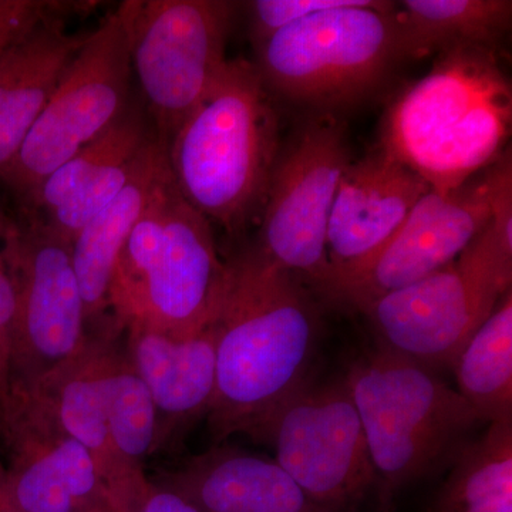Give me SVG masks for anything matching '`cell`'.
Instances as JSON below:
<instances>
[{"label": "cell", "instance_id": "1", "mask_svg": "<svg viewBox=\"0 0 512 512\" xmlns=\"http://www.w3.org/2000/svg\"><path fill=\"white\" fill-rule=\"evenodd\" d=\"M214 325L215 443L237 433L259 440L268 421L305 386L319 333L309 289L252 245L229 259Z\"/></svg>", "mask_w": 512, "mask_h": 512}, {"label": "cell", "instance_id": "2", "mask_svg": "<svg viewBox=\"0 0 512 512\" xmlns=\"http://www.w3.org/2000/svg\"><path fill=\"white\" fill-rule=\"evenodd\" d=\"M511 126L512 87L498 50L458 46L394 97L379 148L430 190L448 192L503 156Z\"/></svg>", "mask_w": 512, "mask_h": 512}, {"label": "cell", "instance_id": "3", "mask_svg": "<svg viewBox=\"0 0 512 512\" xmlns=\"http://www.w3.org/2000/svg\"><path fill=\"white\" fill-rule=\"evenodd\" d=\"M165 148L178 191L208 221L229 234L259 221L281 141L271 93L255 64L228 60Z\"/></svg>", "mask_w": 512, "mask_h": 512}, {"label": "cell", "instance_id": "4", "mask_svg": "<svg viewBox=\"0 0 512 512\" xmlns=\"http://www.w3.org/2000/svg\"><path fill=\"white\" fill-rule=\"evenodd\" d=\"M225 275L211 222L184 200L167 161L117 261L114 322L194 335L214 323Z\"/></svg>", "mask_w": 512, "mask_h": 512}, {"label": "cell", "instance_id": "5", "mask_svg": "<svg viewBox=\"0 0 512 512\" xmlns=\"http://www.w3.org/2000/svg\"><path fill=\"white\" fill-rule=\"evenodd\" d=\"M376 474L380 501L451 466L483 426L434 370L379 346L345 376Z\"/></svg>", "mask_w": 512, "mask_h": 512}, {"label": "cell", "instance_id": "6", "mask_svg": "<svg viewBox=\"0 0 512 512\" xmlns=\"http://www.w3.org/2000/svg\"><path fill=\"white\" fill-rule=\"evenodd\" d=\"M393 2L363 0L313 15L256 46L269 93L311 113L339 114L383 86L400 56Z\"/></svg>", "mask_w": 512, "mask_h": 512}, {"label": "cell", "instance_id": "7", "mask_svg": "<svg viewBox=\"0 0 512 512\" xmlns=\"http://www.w3.org/2000/svg\"><path fill=\"white\" fill-rule=\"evenodd\" d=\"M512 285V244L493 221L450 264L362 312L380 346L436 370L451 367Z\"/></svg>", "mask_w": 512, "mask_h": 512}, {"label": "cell", "instance_id": "8", "mask_svg": "<svg viewBox=\"0 0 512 512\" xmlns=\"http://www.w3.org/2000/svg\"><path fill=\"white\" fill-rule=\"evenodd\" d=\"M131 70L154 131L167 146L224 73L237 3L126 0Z\"/></svg>", "mask_w": 512, "mask_h": 512}, {"label": "cell", "instance_id": "9", "mask_svg": "<svg viewBox=\"0 0 512 512\" xmlns=\"http://www.w3.org/2000/svg\"><path fill=\"white\" fill-rule=\"evenodd\" d=\"M131 74L126 12L120 3L84 36L0 184L25 205L50 174L124 116Z\"/></svg>", "mask_w": 512, "mask_h": 512}, {"label": "cell", "instance_id": "10", "mask_svg": "<svg viewBox=\"0 0 512 512\" xmlns=\"http://www.w3.org/2000/svg\"><path fill=\"white\" fill-rule=\"evenodd\" d=\"M350 163L345 121L309 114L279 151L259 217L258 248L322 299L330 285V212Z\"/></svg>", "mask_w": 512, "mask_h": 512}, {"label": "cell", "instance_id": "11", "mask_svg": "<svg viewBox=\"0 0 512 512\" xmlns=\"http://www.w3.org/2000/svg\"><path fill=\"white\" fill-rule=\"evenodd\" d=\"M5 258L15 286L12 390H26L86 343L87 319L72 244L40 215L10 221Z\"/></svg>", "mask_w": 512, "mask_h": 512}, {"label": "cell", "instance_id": "12", "mask_svg": "<svg viewBox=\"0 0 512 512\" xmlns=\"http://www.w3.org/2000/svg\"><path fill=\"white\" fill-rule=\"evenodd\" d=\"M259 440L275 448V461L309 498L332 511L376 487L365 431L345 377L306 383L266 424Z\"/></svg>", "mask_w": 512, "mask_h": 512}, {"label": "cell", "instance_id": "13", "mask_svg": "<svg viewBox=\"0 0 512 512\" xmlns=\"http://www.w3.org/2000/svg\"><path fill=\"white\" fill-rule=\"evenodd\" d=\"M491 192V165L456 190L426 192L389 244L328 303L362 312L376 299L450 264L493 220Z\"/></svg>", "mask_w": 512, "mask_h": 512}, {"label": "cell", "instance_id": "14", "mask_svg": "<svg viewBox=\"0 0 512 512\" xmlns=\"http://www.w3.org/2000/svg\"><path fill=\"white\" fill-rule=\"evenodd\" d=\"M0 434L9 446L3 490L20 512H127L89 451L67 436L45 404L12 392Z\"/></svg>", "mask_w": 512, "mask_h": 512}, {"label": "cell", "instance_id": "15", "mask_svg": "<svg viewBox=\"0 0 512 512\" xmlns=\"http://www.w3.org/2000/svg\"><path fill=\"white\" fill-rule=\"evenodd\" d=\"M429 191L420 177L380 148L346 167L326 235L330 285L323 301L376 258Z\"/></svg>", "mask_w": 512, "mask_h": 512}, {"label": "cell", "instance_id": "16", "mask_svg": "<svg viewBox=\"0 0 512 512\" xmlns=\"http://www.w3.org/2000/svg\"><path fill=\"white\" fill-rule=\"evenodd\" d=\"M110 328L87 336L86 343L63 365L25 392L40 400L60 429L93 457L101 478L127 512L140 511L153 483L144 471L128 466L111 439L100 389V367Z\"/></svg>", "mask_w": 512, "mask_h": 512}, {"label": "cell", "instance_id": "17", "mask_svg": "<svg viewBox=\"0 0 512 512\" xmlns=\"http://www.w3.org/2000/svg\"><path fill=\"white\" fill-rule=\"evenodd\" d=\"M128 360L146 384L157 413L154 451L207 416L215 390V325L190 336H174L144 326H128Z\"/></svg>", "mask_w": 512, "mask_h": 512}, {"label": "cell", "instance_id": "18", "mask_svg": "<svg viewBox=\"0 0 512 512\" xmlns=\"http://www.w3.org/2000/svg\"><path fill=\"white\" fill-rule=\"evenodd\" d=\"M160 485L201 512H328L275 460L234 448L218 447L194 457Z\"/></svg>", "mask_w": 512, "mask_h": 512}, {"label": "cell", "instance_id": "19", "mask_svg": "<svg viewBox=\"0 0 512 512\" xmlns=\"http://www.w3.org/2000/svg\"><path fill=\"white\" fill-rule=\"evenodd\" d=\"M167 164V148L157 134L138 154L124 190L82 229L72 245L73 265L82 291L87 323L110 309V288L121 249L146 210L158 174Z\"/></svg>", "mask_w": 512, "mask_h": 512}, {"label": "cell", "instance_id": "20", "mask_svg": "<svg viewBox=\"0 0 512 512\" xmlns=\"http://www.w3.org/2000/svg\"><path fill=\"white\" fill-rule=\"evenodd\" d=\"M402 60L423 59L458 46L500 50L512 22L511 0L393 2Z\"/></svg>", "mask_w": 512, "mask_h": 512}, {"label": "cell", "instance_id": "21", "mask_svg": "<svg viewBox=\"0 0 512 512\" xmlns=\"http://www.w3.org/2000/svg\"><path fill=\"white\" fill-rule=\"evenodd\" d=\"M457 392L484 424L512 421V291L453 363Z\"/></svg>", "mask_w": 512, "mask_h": 512}, {"label": "cell", "instance_id": "22", "mask_svg": "<svg viewBox=\"0 0 512 512\" xmlns=\"http://www.w3.org/2000/svg\"><path fill=\"white\" fill-rule=\"evenodd\" d=\"M430 512H512V421L487 424L464 447Z\"/></svg>", "mask_w": 512, "mask_h": 512}, {"label": "cell", "instance_id": "23", "mask_svg": "<svg viewBox=\"0 0 512 512\" xmlns=\"http://www.w3.org/2000/svg\"><path fill=\"white\" fill-rule=\"evenodd\" d=\"M121 330L114 322L101 359V397L117 453L128 466L144 471V460L154 453L157 413L146 384L116 343Z\"/></svg>", "mask_w": 512, "mask_h": 512}, {"label": "cell", "instance_id": "24", "mask_svg": "<svg viewBox=\"0 0 512 512\" xmlns=\"http://www.w3.org/2000/svg\"><path fill=\"white\" fill-rule=\"evenodd\" d=\"M154 133L156 131H151L143 111L128 106L124 116L113 127L43 181L35 194L22 205L23 212L47 215L55 211L100 175L116 165L134 160Z\"/></svg>", "mask_w": 512, "mask_h": 512}, {"label": "cell", "instance_id": "25", "mask_svg": "<svg viewBox=\"0 0 512 512\" xmlns=\"http://www.w3.org/2000/svg\"><path fill=\"white\" fill-rule=\"evenodd\" d=\"M84 36L72 35L62 23L55 37L19 89L0 109V180L29 136L55 90L64 67L82 46Z\"/></svg>", "mask_w": 512, "mask_h": 512}, {"label": "cell", "instance_id": "26", "mask_svg": "<svg viewBox=\"0 0 512 512\" xmlns=\"http://www.w3.org/2000/svg\"><path fill=\"white\" fill-rule=\"evenodd\" d=\"M363 0H254L247 3L249 33L254 46L262 45L282 29L328 10L350 8Z\"/></svg>", "mask_w": 512, "mask_h": 512}, {"label": "cell", "instance_id": "27", "mask_svg": "<svg viewBox=\"0 0 512 512\" xmlns=\"http://www.w3.org/2000/svg\"><path fill=\"white\" fill-rule=\"evenodd\" d=\"M79 2L47 0H0V56L46 20L66 18L76 10L93 8Z\"/></svg>", "mask_w": 512, "mask_h": 512}, {"label": "cell", "instance_id": "28", "mask_svg": "<svg viewBox=\"0 0 512 512\" xmlns=\"http://www.w3.org/2000/svg\"><path fill=\"white\" fill-rule=\"evenodd\" d=\"M64 18L46 20L0 56V109L46 52Z\"/></svg>", "mask_w": 512, "mask_h": 512}, {"label": "cell", "instance_id": "29", "mask_svg": "<svg viewBox=\"0 0 512 512\" xmlns=\"http://www.w3.org/2000/svg\"><path fill=\"white\" fill-rule=\"evenodd\" d=\"M10 218L0 210V427L12 397V333L15 320V286L5 258V239Z\"/></svg>", "mask_w": 512, "mask_h": 512}, {"label": "cell", "instance_id": "30", "mask_svg": "<svg viewBox=\"0 0 512 512\" xmlns=\"http://www.w3.org/2000/svg\"><path fill=\"white\" fill-rule=\"evenodd\" d=\"M138 512H201L183 495L170 488L154 485Z\"/></svg>", "mask_w": 512, "mask_h": 512}, {"label": "cell", "instance_id": "31", "mask_svg": "<svg viewBox=\"0 0 512 512\" xmlns=\"http://www.w3.org/2000/svg\"><path fill=\"white\" fill-rule=\"evenodd\" d=\"M3 466L0 464V477H2ZM0 512H20L16 510L15 505L10 503L8 495L2 487V481H0Z\"/></svg>", "mask_w": 512, "mask_h": 512}]
</instances>
